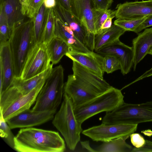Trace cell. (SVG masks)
Returning <instances> with one entry per match:
<instances>
[{
  "instance_id": "9a60e30c",
  "label": "cell",
  "mask_w": 152,
  "mask_h": 152,
  "mask_svg": "<svg viewBox=\"0 0 152 152\" xmlns=\"http://www.w3.org/2000/svg\"><path fill=\"white\" fill-rule=\"evenodd\" d=\"M0 71L3 76L0 95L12 86L15 77L13 57L9 41L0 43Z\"/></svg>"
},
{
  "instance_id": "2e32d148",
  "label": "cell",
  "mask_w": 152,
  "mask_h": 152,
  "mask_svg": "<svg viewBox=\"0 0 152 152\" xmlns=\"http://www.w3.org/2000/svg\"><path fill=\"white\" fill-rule=\"evenodd\" d=\"M70 5L71 12L86 28L90 33L95 35L92 0H70Z\"/></svg>"
},
{
  "instance_id": "83f0119b",
  "label": "cell",
  "mask_w": 152,
  "mask_h": 152,
  "mask_svg": "<svg viewBox=\"0 0 152 152\" xmlns=\"http://www.w3.org/2000/svg\"><path fill=\"white\" fill-rule=\"evenodd\" d=\"M115 10L107 9L99 10L93 9V18L95 28V35L101 33L102 24L108 18H113L115 17Z\"/></svg>"
},
{
  "instance_id": "d6a6232c",
  "label": "cell",
  "mask_w": 152,
  "mask_h": 152,
  "mask_svg": "<svg viewBox=\"0 0 152 152\" xmlns=\"http://www.w3.org/2000/svg\"><path fill=\"white\" fill-rule=\"evenodd\" d=\"M44 0H29L26 15L29 18H32L44 3Z\"/></svg>"
},
{
  "instance_id": "52a82bcc",
  "label": "cell",
  "mask_w": 152,
  "mask_h": 152,
  "mask_svg": "<svg viewBox=\"0 0 152 152\" xmlns=\"http://www.w3.org/2000/svg\"><path fill=\"white\" fill-rule=\"evenodd\" d=\"M152 122V101L140 104L125 103L114 110L106 112L102 124H138Z\"/></svg>"
},
{
  "instance_id": "5b68a950",
  "label": "cell",
  "mask_w": 152,
  "mask_h": 152,
  "mask_svg": "<svg viewBox=\"0 0 152 152\" xmlns=\"http://www.w3.org/2000/svg\"><path fill=\"white\" fill-rule=\"evenodd\" d=\"M64 70L60 65L53 68L40 91L32 108L35 111L57 110L64 94Z\"/></svg>"
},
{
  "instance_id": "8992f818",
  "label": "cell",
  "mask_w": 152,
  "mask_h": 152,
  "mask_svg": "<svg viewBox=\"0 0 152 152\" xmlns=\"http://www.w3.org/2000/svg\"><path fill=\"white\" fill-rule=\"evenodd\" d=\"M124 98L121 90L112 87L102 94L74 107L76 118L82 124L86 120L99 113L115 109L124 102Z\"/></svg>"
},
{
  "instance_id": "7c38bea8",
  "label": "cell",
  "mask_w": 152,
  "mask_h": 152,
  "mask_svg": "<svg viewBox=\"0 0 152 152\" xmlns=\"http://www.w3.org/2000/svg\"><path fill=\"white\" fill-rule=\"evenodd\" d=\"M96 53L103 56L110 55L115 57L120 64L121 72L124 75L130 72L133 64V47L125 44L119 39L101 48Z\"/></svg>"
},
{
  "instance_id": "ee69618b",
  "label": "cell",
  "mask_w": 152,
  "mask_h": 152,
  "mask_svg": "<svg viewBox=\"0 0 152 152\" xmlns=\"http://www.w3.org/2000/svg\"><path fill=\"white\" fill-rule=\"evenodd\" d=\"M148 54L152 55V47L149 51Z\"/></svg>"
},
{
  "instance_id": "74e56055",
  "label": "cell",
  "mask_w": 152,
  "mask_h": 152,
  "mask_svg": "<svg viewBox=\"0 0 152 152\" xmlns=\"http://www.w3.org/2000/svg\"><path fill=\"white\" fill-rule=\"evenodd\" d=\"M152 76V67L149 70L144 72L141 76L136 79L133 82H132L129 84L127 85L124 88L129 86L146 77H148Z\"/></svg>"
},
{
  "instance_id": "603a6c76",
  "label": "cell",
  "mask_w": 152,
  "mask_h": 152,
  "mask_svg": "<svg viewBox=\"0 0 152 152\" xmlns=\"http://www.w3.org/2000/svg\"><path fill=\"white\" fill-rule=\"evenodd\" d=\"M47 47L51 62L53 65L58 63L62 57L70 51L67 45L56 37L47 45Z\"/></svg>"
},
{
  "instance_id": "ba28073f",
  "label": "cell",
  "mask_w": 152,
  "mask_h": 152,
  "mask_svg": "<svg viewBox=\"0 0 152 152\" xmlns=\"http://www.w3.org/2000/svg\"><path fill=\"white\" fill-rule=\"evenodd\" d=\"M138 124H102L83 130L82 133L96 142H105L129 137L137 130Z\"/></svg>"
},
{
  "instance_id": "5bb4252c",
  "label": "cell",
  "mask_w": 152,
  "mask_h": 152,
  "mask_svg": "<svg viewBox=\"0 0 152 152\" xmlns=\"http://www.w3.org/2000/svg\"><path fill=\"white\" fill-rule=\"evenodd\" d=\"M66 56L91 72L103 78L104 56L94 51L85 53L70 51Z\"/></svg>"
},
{
  "instance_id": "8fae6325",
  "label": "cell",
  "mask_w": 152,
  "mask_h": 152,
  "mask_svg": "<svg viewBox=\"0 0 152 152\" xmlns=\"http://www.w3.org/2000/svg\"><path fill=\"white\" fill-rule=\"evenodd\" d=\"M56 110L38 111L30 109L7 120L11 129L25 128L40 125L53 119Z\"/></svg>"
},
{
  "instance_id": "d4e9b609",
  "label": "cell",
  "mask_w": 152,
  "mask_h": 152,
  "mask_svg": "<svg viewBox=\"0 0 152 152\" xmlns=\"http://www.w3.org/2000/svg\"><path fill=\"white\" fill-rule=\"evenodd\" d=\"M48 11V9L45 7L43 3L32 18L36 44L42 42L47 19Z\"/></svg>"
},
{
  "instance_id": "b9f144b4",
  "label": "cell",
  "mask_w": 152,
  "mask_h": 152,
  "mask_svg": "<svg viewBox=\"0 0 152 152\" xmlns=\"http://www.w3.org/2000/svg\"><path fill=\"white\" fill-rule=\"evenodd\" d=\"M80 143L83 148L87 150L88 151L95 152L94 149L92 148L90 146L88 141H81Z\"/></svg>"
},
{
  "instance_id": "4fadbf2b",
  "label": "cell",
  "mask_w": 152,
  "mask_h": 152,
  "mask_svg": "<svg viewBox=\"0 0 152 152\" xmlns=\"http://www.w3.org/2000/svg\"><path fill=\"white\" fill-rule=\"evenodd\" d=\"M115 9L116 18L141 19L152 15V0L127 1L118 4Z\"/></svg>"
},
{
  "instance_id": "e575fe53",
  "label": "cell",
  "mask_w": 152,
  "mask_h": 152,
  "mask_svg": "<svg viewBox=\"0 0 152 152\" xmlns=\"http://www.w3.org/2000/svg\"><path fill=\"white\" fill-rule=\"evenodd\" d=\"M130 137L131 143L135 148H141L145 143V140L139 134L133 133Z\"/></svg>"
},
{
  "instance_id": "f6af8a7d",
  "label": "cell",
  "mask_w": 152,
  "mask_h": 152,
  "mask_svg": "<svg viewBox=\"0 0 152 152\" xmlns=\"http://www.w3.org/2000/svg\"></svg>"
},
{
  "instance_id": "836d02e7",
  "label": "cell",
  "mask_w": 152,
  "mask_h": 152,
  "mask_svg": "<svg viewBox=\"0 0 152 152\" xmlns=\"http://www.w3.org/2000/svg\"><path fill=\"white\" fill-rule=\"evenodd\" d=\"M94 9L99 10L108 9L113 2V0H92Z\"/></svg>"
},
{
  "instance_id": "30bf717a",
  "label": "cell",
  "mask_w": 152,
  "mask_h": 152,
  "mask_svg": "<svg viewBox=\"0 0 152 152\" xmlns=\"http://www.w3.org/2000/svg\"><path fill=\"white\" fill-rule=\"evenodd\" d=\"M53 10L54 15L64 25L69 26L78 39L91 51H93L95 35L91 34L86 28L70 11L64 8L56 1Z\"/></svg>"
},
{
  "instance_id": "277c9868",
  "label": "cell",
  "mask_w": 152,
  "mask_h": 152,
  "mask_svg": "<svg viewBox=\"0 0 152 152\" xmlns=\"http://www.w3.org/2000/svg\"><path fill=\"white\" fill-rule=\"evenodd\" d=\"M52 124L63 136L68 148L74 150L83 130L82 124L76 118L72 100L64 92L60 108L55 114Z\"/></svg>"
},
{
  "instance_id": "3957f363",
  "label": "cell",
  "mask_w": 152,
  "mask_h": 152,
  "mask_svg": "<svg viewBox=\"0 0 152 152\" xmlns=\"http://www.w3.org/2000/svg\"><path fill=\"white\" fill-rule=\"evenodd\" d=\"M9 42L13 57L15 77H20L27 58L36 45L33 19L14 27Z\"/></svg>"
},
{
  "instance_id": "d6986e66",
  "label": "cell",
  "mask_w": 152,
  "mask_h": 152,
  "mask_svg": "<svg viewBox=\"0 0 152 152\" xmlns=\"http://www.w3.org/2000/svg\"><path fill=\"white\" fill-rule=\"evenodd\" d=\"M134 51V70H135L137 64L141 61L152 47V27L145 28L132 41Z\"/></svg>"
},
{
  "instance_id": "60d3db41",
  "label": "cell",
  "mask_w": 152,
  "mask_h": 152,
  "mask_svg": "<svg viewBox=\"0 0 152 152\" xmlns=\"http://www.w3.org/2000/svg\"><path fill=\"white\" fill-rule=\"evenodd\" d=\"M44 4L47 9L53 8L56 4V0H44Z\"/></svg>"
},
{
  "instance_id": "44dd1931",
  "label": "cell",
  "mask_w": 152,
  "mask_h": 152,
  "mask_svg": "<svg viewBox=\"0 0 152 152\" xmlns=\"http://www.w3.org/2000/svg\"><path fill=\"white\" fill-rule=\"evenodd\" d=\"M124 29L114 24L107 30L95 35L94 50L96 52L101 48L119 39L126 31Z\"/></svg>"
},
{
  "instance_id": "4dcf8cb0",
  "label": "cell",
  "mask_w": 152,
  "mask_h": 152,
  "mask_svg": "<svg viewBox=\"0 0 152 152\" xmlns=\"http://www.w3.org/2000/svg\"><path fill=\"white\" fill-rule=\"evenodd\" d=\"M104 56L103 69L104 72L109 74L117 70H121L120 64L115 57L110 55Z\"/></svg>"
},
{
  "instance_id": "f35d334b",
  "label": "cell",
  "mask_w": 152,
  "mask_h": 152,
  "mask_svg": "<svg viewBox=\"0 0 152 152\" xmlns=\"http://www.w3.org/2000/svg\"><path fill=\"white\" fill-rule=\"evenodd\" d=\"M112 19L111 18H108L104 22L101 27L100 33L107 30L111 27Z\"/></svg>"
},
{
  "instance_id": "7402d4cb",
  "label": "cell",
  "mask_w": 152,
  "mask_h": 152,
  "mask_svg": "<svg viewBox=\"0 0 152 152\" xmlns=\"http://www.w3.org/2000/svg\"><path fill=\"white\" fill-rule=\"evenodd\" d=\"M51 63L49 67L42 73L27 80L15 77L12 85L16 87L23 96L31 92L41 81L47 78L50 75L53 68Z\"/></svg>"
},
{
  "instance_id": "f546056e",
  "label": "cell",
  "mask_w": 152,
  "mask_h": 152,
  "mask_svg": "<svg viewBox=\"0 0 152 152\" xmlns=\"http://www.w3.org/2000/svg\"><path fill=\"white\" fill-rule=\"evenodd\" d=\"M146 17L135 20L118 18L114 21V24L124 29L126 31L134 32L135 28L143 22Z\"/></svg>"
},
{
  "instance_id": "8d00e7d4",
  "label": "cell",
  "mask_w": 152,
  "mask_h": 152,
  "mask_svg": "<svg viewBox=\"0 0 152 152\" xmlns=\"http://www.w3.org/2000/svg\"><path fill=\"white\" fill-rule=\"evenodd\" d=\"M152 152V142L145 140L144 145L141 148H133L131 152Z\"/></svg>"
},
{
  "instance_id": "ab89813d",
  "label": "cell",
  "mask_w": 152,
  "mask_h": 152,
  "mask_svg": "<svg viewBox=\"0 0 152 152\" xmlns=\"http://www.w3.org/2000/svg\"><path fill=\"white\" fill-rule=\"evenodd\" d=\"M61 6L71 12L70 0H56Z\"/></svg>"
},
{
  "instance_id": "6da1fadb",
  "label": "cell",
  "mask_w": 152,
  "mask_h": 152,
  "mask_svg": "<svg viewBox=\"0 0 152 152\" xmlns=\"http://www.w3.org/2000/svg\"><path fill=\"white\" fill-rule=\"evenodd\" d=\"M73 74L68 76L64 92L71 99L74 107L102 94L113 86L103 78L73 61Z\"/></svg>"
},
{
  "instance_id": "7a4b0ae2",
  "label": "cell",
  "mask_w": 152,
  "mask_h": 152,
  "mask_svg": "<svg viewBox=\"0 0 152 152\" xmlns=\"http://www.w3.org/2000/svg\"><path fill=\"white\" fill-rule=\"evenodd\" d=\"M13 148L20 152H63L66 145L58 132L28 127L14 136Z\"/></svg>"
},
{
  "instance_id": "9c48e42d",
  "label": "cell",
  "mask_w": 152,
  "mask_h": 152,
  "mask_svg": "<svg viewBox=\"0 0 152 152\" xmlns=\"http://www.w3.org/2000/svg\"><path fill=\"white\" fill-rule=\"evenodd\" d=\"M51 62L47 45L43 42L36 44L27 58L20 78L27 80L42 73L49 67Z\"/></svg>"
},
{
  "instance_id": "1f68e13d",
  "label": "cell",
  "mask_w": 152,
  "mask_h": 152,
  "mask_svg": "<svg viewBox=\"0 0 152 152\" xmlns=\"http://www.w3.org/2000/svg\"><path fill=\"white\" fill-rule=\"evenodd\" d=\"M0 124L1 137L5 139L10 146L13 148L14 136H13L10 130L11 129L7 122L4 120L1 112L0 114Z\"/></svg>"
},
{
  "instance_id": "4316f807",
  "label": "cell",
  "mask_w": 152,
  "mask_h": 152,
  "mask_svg": "<svg viewBox=\"0 0 152 152\" xmlns=\"http://www.w3.org/2000/svg\"><path fill=\"white\" fill-rule=\"evenodd\" d=\"M56 17L53 8L48 9V15L42 42L47 45L55 36Z\"/></svg>"
},
{
  "instance_id": "f1b7e54d",
  "label": "cell",
  "mask_w": 152,
  "mask_h": 152,
  "mask_svg": "<svg viewBox=\"0 0 152 152\" xmlns=\"http://www.w3.org/2000/svg\"><path fill=\"white\" fill-rule=\"evenodd\" d=\"M12 31L8 25L7 18L3 10L0 11V43L9 41Z\"/></svg>"
},
{
  "instance_id": "ffe728a7",
  "label": "cell",
  "mask_w": 152,
  "mask_h": 152,
  "mask_svg": "<svg viewBox=\"0 0 152 152\" xmlns=\"http://www.w3.org/2000/svg\"><path fill=\"white\" fill-rule=\"evenodd\" d=\"M0 9L3 11L12 31L14 26L24 21L19 0H0Z\"/></svg>"
},
{
  "instance_id": "484cf974",
  "label": "cell",
  "mask_w": 152,
  "mask_h": 152,
  "mask_svg": "<svg viewBox=\"0 0 152 152\" xmlns=\"http://www.w3.org/2000/svg\"><path fill=\"white\" fill-rule=\"evenodd\" d=\"M23 96L19 90L12 85L0 95V112L3 113L13 103Z\"/></svg>"
},
{
  "instance_id": "7bdbcfd3",
  "label": "cell",
  "mask_w": 152,
  "mask_h": 152,
  "mask_svg": "<svg viewBox=\"0 0 152 152\" xmlns=\"http://www.w3.org/2000/svg\"><path fill=\"white\" fill-rule=\"evenodd\" d=\"M141 132L146 136H152V131L150 129L142 131H141Z\"/></svg>"
},
{
  "instance_id": "cb8c5ba5",
  "label": "cell",
  "mask_w": 152,
  "mask_h": 152,
  "mask_svg": "<svg viewBox=\"0 0 152 152\" xmlns=\"http://www.w3.org/2000/svg\"><path fill=\"white\" fill-rule=\"evenodd\" d=\"M127 137L103 142L94 148L96 152H131L132 147L127 144Z\"/></svg>"
},
{
  "instance_id": "ac0fdd59",
  "label": "cell",
  "mask_w": 152,
  "mask_h": 152,
  "mask_svg": "<svg viewBox=\"0 0 152 152\" xmlns=\"http://www.w3.org/2000/svg\"><path fill=\"white\" fill-rule=\"evenodd\" d=\"M55 17V37L65 42L68 46L70 51L85 53L92 51L80 42L69 26L64 25L57 18Z\"/></svg>"
},
{
  "instance_id": "d590c367",
  "label": "cell",
  "mask_w": 152,
  "mask_h": 152,
  "mask_svg": "<svg viewBox=\"0 0 152 152\" xmlns=\"http://www.w3.org/2000/svg\"><path fill=\"white\" fill-rule=\"evenodd\" d=\"M152 26V15L146 17L145 20L134 29V32L138 33L143 29Z\"/></svg>"
},
{
  "instance_id": "e0dca14e",
  "label": "cell",
  "mask_w": 152,
  "mask_h": 152,
  "mask_svg": "<svg viewBox=\"0 0 152 152\" xmlns=\"http://www.w3.org/2000/svg\"><path fill=\"white\" fill-rule=\"evenodd\" d=\"M46 79L42 80L28 94L23 96L15 101L2 113L3 117L6 121L11 118L30 109L36 101L38 95Z\"/></svg>"
}]
</instances>
